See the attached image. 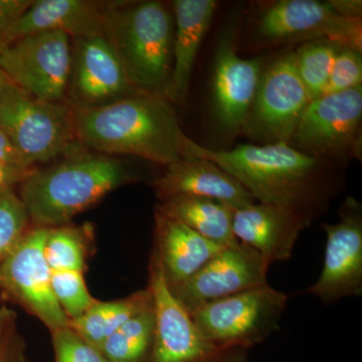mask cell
Wrapping results in <instances>:
<instances>
[{
    "label": "cell",
    "instance_id": "83f0119b",
    "mask_svg": "<svg viewBox=\"0 0 362 362\" xmlns=\"http://www.w3.org/2000/svg\"><path fill=\"white\" fill-rule=\"evenodd\" d=\"M32 228L25 206L14 189L0 194V264Z\"/></svg>",
    "mask_w": 362,
    "mask_h": 362
},
{
    "label": "cell",
    "instance_id": "8992f818",
    "mask_svg": "<svg viewBox=\"0 0 362 362\" xmlns=\"http://www.w3.org/2000/svg\"><path fill=\"white\" fill-rule=\"evenodd\" d=\"M287 303V294L267 284L187 312L209 341L243 349L258 344L279 329Z\"/></svg>",
    "mask_w": 362,
    "mask_h": 362
},
{
    "label": "cell",
    "instance_id": "8d00e7d4",
    "mask_svg": "<svg viewBox=\"0 0 362 362\" xmlns=\"http://www.w3.org/2000/svg\"><path fill=\"white\" fill-rule=\"evenodd\" d=\"M16 87V86L13 84V81H11V78H8V76L0 68V96Z\"/></svg>",
    "mask_w": 362,
    "mask_h": 362
},
{
    "label": "cell",
    "instance_id": "e575fe53",
    "mask_svg": "<svg viewBox=\"0 0 362 362\" xmlns=\"http://www.w3.org/2000/svg\"><path fill=\"white\" fill-rule=\"evenodd\" d=\"M16 330V313L8 307H0V345Z\"/></svg>",
    "mask_w": 362,
    "mask_h": 362
},
{
    "label": "cell",
    "instance_id": "7a4b0ae2",
    "mask_svg": "<svg viewBox=\"0 0 362 362\" xmlns=\"http://www.w3.org/2000/svg\"><path fill=\"white\" fill-rule=\"evenodd\" d=\"M183 157L213 161L242 183L256 201L292 207L312 218L327 199V181L318 158L287 143L211 149L187 136Z\"/></svg>",
    "mask_w": 362,
    "mask_h": 362
},
{
    "label": "cell",
    "instance_id": "277c9868",
    "mask_svg": "<svg viewBox=\"0 0 362 362\" xmlns=\"http://www.w3.org/2000/svg\"><path fill=\"white\" fill-rule=\"evenodd\" d=\"M173 13L160 1L107 2L104 33L130 82L163 95L173 71Z\"/></svg>",
    "mask_w": 362,
    "mask_h": 362
},
{
    "label": "cell",
    "instance_id": "8fae6325",
    "mask_svg": "<svg viewBox=\"0 0 362 362\" xmlns=\"http://www.w3.org/2000/svg\"><path fill=\"white\" fill-rule=\"evenodd\" d=\"M259 35L275 42L327 40L361 52V18H345L329 1L282 0L259 18Z\"/></svg>",
    "mask_w": 362,
    "mask_h": 362
},
{
    "label": "cell",
    "instance_id": "1f68e13d",
    "mask_svg": "<svg viewBox=\"0 0 362 362\" xmlns=\"http://www.w3.org/2000/svg\"><path fill=\"white\" fill-rule=\"evenodd\" d=\"M39 166L0 162V194L21 185Z\"/></svg>",
    "mask_w": 362,
    "mask_h": 362
},
{
    "label": "cell",
    "instance_id": "4dcf8cb0",
    "mask_svg": "<svg viewBox=\"0 0 362 362\" xmlns=\"http://www.w3.org/2000/svg\"><path fill=\"white\" fill-rule=\"evenodd\" d=\"M33 1V0H0V49L4 47L7 30L25 13Z\"/></svg>",
    "mask_w": 362,
    "mask_h": 362
},
{
    "label": "cell",
    "instance_id": "ffe728a7",
    "mask_svg": "<svg viewBox=\"0 0 362 362\" xmlns=\"http://www.w3.org/2000/svg\"><path fill=\"white\" fill-rule=\"evenodd\" d=\"M223 247L180 221L156 211L151 254L158 261L169 289L185 283Z\"/></svg>",
    "mask_w": 362,
    "mask_h": 362
},
{
    "label": "cell",
    "instance_id": "e0dca14e",
    "mask_svg": "<svg viewBox=\"0 0 362 362\" xmlns=\"http://www.w3.org/2000/svg\"><path fill=\"white\" fill-rule=\"evenodd\" d=\"M313 218L292 207L255 202L233 211L235 239L256 250L270 265L291 258L298 238Z\"/></svg>",
    "mask_w": 362,
    "mask_h": 362
},
{
    "label": "cell",
    "instance_id": "5bb4252c",
    "mask_svg": "<svg viewBox=\"0 0 362 362\" xmlns=\"http://www.w3.org/2000/svg\"><path fill=\"white\" fill-rule=\"evenodd\" d=\"M327 235L322 272L306 290L325 304L362 295V207L349 197L337 223H324Z\"/></svg>",
    "mask_w": 362,
    "mask_h": 362
},
{
    "label": "cell",
    "instance_id": "cb8c5ba5",
    "mask_svg": "<svg viewBox=\"0 0 362 362\" xmlns=\"http://www.w3.org/2000/svg\"><path fill=\"white\" fill-rule=\"evenodd\" d=\"M94 247V230L89 225L54 226L47 230L44 252L52 271L85 273Z\"/></svg>",
    "mask_w": 362,
    "mask_h": 362
},
{
    "label": "cell",
    "instance_id": "4fadbf2b",
    "mask_svg": "<svg viewBox=\"0 0 362 362\" xmlns=\"http://www.w3.org/2000/svg\"><path fill=\"white\" fill-rule=\"evenodd\" d=\"M130 82L104 33L73 39L66 101L74 108H94L141 94Z\"/></svg>",
    "mask_w": 362,
    "mask_h": 362
},
{
    "label": "cell",
    "instance_id": "603a6c76",
    "mask_svg": "<svg viewBox=\"0 0 362 362\" xmlns=\"http://www.w3.org/2000/svg\"><path fill=\"white\" fill-rule=\"evenodd\" d=\"M152 303L153 297L148 287L112 301L97 300L80 318L71 321V327L99 350L105 340Z\"/></svg>",
    "mask_w": 362,
    "mask_h": 362
},
{
    "label": "cell",
    "instance_id": "484cf974",
    "mask_svg": "<svg viewBox=\"0 0 362 362\" xmlns=\"http://www.w3.org/2000/svg\"><path fill=\"white\" fill-rule=\"evenodd\" d=\"M340 47L330 40H318L304 42L293 51L298 74L311 100L325 90Z\"/></svg>",
    "mask_w": 362,
    "mask_h": 362
},
{
    "label": "cell",
    "instance_id": "d6a6232c",
    "mask_svg": "<svg viewBox=\"0 0 362 362\" xmlns=\"http://www.w3.org/2000/svg\"><path fill=\"white\" fill-rule=\"evenodd\" d=\"M0 362H25L23 342L18 331L14 330L0 345Z\"/></svg>",
    "mask_w": 362,
    "mask_h": 362
},
{
    "label": "cell",
    "instance_id": "7402d4cb",
    "mask_svg": "<svg viewBox=\"0 0 362 362\" xmlns=\"http://www.w3.org/2000/svg\"><path fill=\"white\" fill-rule=\"evenodd\" d=\"M156 211L221 246H233L239 242L233 232L235 209L223 202L206 197H169L160 201Z\"/></svg>",
    "mask_w": 362,
    "mask_h": 362
},
{
    "label": "cell",
    "instance_id": "d590c367",
    "mask_svg": "<svg viewBox=\"0 0 362 362\" xmlns=\"http://www.w3.org/2000/svg\"><path fill=\"white\" fill-rule=\"evenodd\" d=\"M329 2L340 16L345 18H361V0H331Z\"/></svg>",
    "mask_w": 362,
    "mask_h": 362
},
{
    "label": "cell",
    "instance_id": "2e32d148",
    "mask_svg": "<svg viewBox=\"0 0 362 362\" xmlns=\"http://www.w3.org/2000/svg\"><path fill=\"white\" fill-rule=\"evenodd\" d=\"M262 71L261 59L240 58L235 51L232 28H226L216 49L213 88L216 118L228 132L244 128Z\"/></svg>",
    "mask_w": 362,
    "mask_h": 362
},
{
    "label": "cell",
    "instance_id": "ac0fdd59",
    "mask_svg": "<svg viewBox=\"0 0 362 362\" xmlns=\"http://www.w3.org/2000/svg\"><path fill=\"white\" fill-rule=\"evenodd\" d=\"M153 185L160 201L175 197H206L223 202L235 211L257 202L233 176L204 158H183L165 166Z\"/></svg>",
    "mask_w": 362,
    "mask_h": 362
},
{
    "label": "cell",
    "instance_id": "44dd1931",
    "mask_svg": "<svg viewBox=\"0 0 362 362\" xmlns=\"http://www.w3.org/2000/svg\"><path fill=\"white\" fill-rule=\"evenodd\" d=\"M173 8V71L164 97L170 103L181 104L187 99L195 59L216 13V2L175 0Z\"/></svg>",
    "mask_w": 362,
    "mask_h": 362
},
{
    "label": "cell",
    "instance_id": "30bf717a",
    "mask_svg": "<svg viewBox=\"0 0 362 362\" xmlns=\"http://www.w3.org/2000/svg\"><path fill=\"white\" fill-rule=\"evenodd\" d=\"M311 98L298 74L294 52L281 54L262 71L243 131L264 144L292 142Z\"/></svg>",
    "mask_w": 362,
    "mask_h": 362
},
{
    "label": "cell",
    "instance_id": "9a60e30c",
    "mask_svg": "<svg viewBox=\"0 0 362 362\" xmlns=\"http://www.w3.org/2000/svg\"><path fill=\"white\" fill-rule=\"evenodd\" d=\"M270 264L243 243L223 247L194 276L170 290L187 311L199 305L268 284Z\"/></svg>",
    "mask_w": 362,
    "mask_h": 362
},
{
    "label": "cell",
    "instance_id": "3957f363",
    "mask_svg": "<svg viewBox=\"0 0 362 362\" xmlns=\"http://www.w3.org/2000/svg\"><path fill=\"white\" fill-rule=\"evenodd\" d=\"M134 175L114 156L86 149L35 169L20 185V197L33 228L68 225Z\"/></svg>",
    "mask_w": 362,
    "mask_h": 362
},
{
    "label": "cell",
    "instance_id": "836d02e7",
    "mask_svg": "<svg viewBox=\"0 0 362 362\" xmlns=\"http://www.w3.org/2000/svg\"><path fill=\"white\" fill-rule=\"evenodd\" d=\"M0 162L32 166L25 163L18 150L13 146V143L1 129H0Z\"/></svg>",
    "mask_w": 362,
    "mask_h": 362
},
{
    "label": "cell",
    "instance_id": "4316f807",
    "mask_svg": "<svg viewBox=\"0 0 362 362\" xmlns=\"http://www.w3.org/2000/svg\"><path fill=\"white\" fill-rule=\"evenodd\" d=\"M52 288L70 321L80 318L97 301L88 289L83 272L52 271Z\"/></svg>",
    "mask_w": 362,
    "mask_h": 362
},
{
    "label": "cell",
    "instance_id": "d4e9b609",
    "mask_svg": "<svg viewBox=\"0 0 362 362\" xmlns=\"http://www.w3.org/2000/svg\"><path fill=\"white\" fill-rule=\"evenodd\" d=\"M156 329L153 303L127 321L99 349L108 362H147Z\"/></svg>",
    "mask_w": 362,
    "mask_h": 362
},
{
    "label": "cell",
    "instance_id": "6da1fadb",
    "mask_svg": "<svg viewBox=\"0 0 362 362\" xmlns=\"http://www.w3.org/2000/svg\"><path fill=\"white\" fill-rule=\"evenodd\" d=\"M74 116L78 141L88 151L140 157L164 166L185 158L187 135L163 95L141 93L104 106L74 108Z\"/></svg>",
    "mask_w": 362,
    "mask_h": 362
},
{
    "label": "cell",
    "instance_id": "52a82bcc",
    "mask_svg": "<svg viewBox=\"0 0 362 362\" xmlns=\"http://www.w3.org/2000/svg\"><path fill=\"white\" fill-rule=\"evenodd\" d=\"M71 39L62 32L33 33L0 49V68L25 94L49 102L66 101Z\"/></svg>",
    "mask_w": 362,
    "mask_h": 362
},
{
    "label": "cell",
    "instance_id": "5b68a950",
    "mask_svg": "<svg viewBox=\"0 0 362 362\" xmlns=\"http://www.w3.org/2000/svg\"><path fill=\"white\" fill-rule=\"evenodd\" d=\"M0 129L28 165L39 166L84 149L68 101H42L16 87L0 96Z\"/></svg>",
    "mask_w": 362,
    "mask_h": 362
},
{
    "label": "cell",
    "instance_id": "ba28073f",
    "mask_svg": "<svg viewBox=\"0 0 362 362\" xmlns=\"http://www.w3.org/2000/svg\"><path fill=\"white\" fill-rule=\"evenodd\" d=\"M47 230L32 228L0 264V298L18 305L52 331L71 326L52 288L44 247Z\"/></svg>",
    "mask_w": 362,
    "mask_h": 362
},
{
    "label": "cell",
    "instance_id": "d6986e66",
    "mask_svg": "<svg viewBox=\"0 0 362 362\" xmlns=\"http://www.w3.org/2000/svg\"><path fill=\"white\" fill-rule=\"evenodd\" d=\"M106 6L93 0H33L7 30L4 47L33 33L62 32L73 40L104 33Z\"/></svg>",
    "mask_w": 362,
    "mask_h": 362
},
{
    "label": "cell",
    "instance_id": "f546056e",
    "mask_svg": "<svg viewBox=\"0 0 362 362\" xmlns=\"http://www.w3.org/2000/svg\"><path fill=\"white\" fill-rule=\"evenodd\" d=\"M362 86L361 52L340 47L324 94L342 92Z\"/></svg>",
    "mask_w": 362,
    "mask_h": 362
},
{
    "label": "cell",
    "instance_id": "7c38bea8",
    "mask_svg": "<svg viewBox=\"0 0 362 362\" xmlns=\"http://www.w3.org/2000/svg\"><path fill=\"white\" fill-rule=\"evenodd\" d=\"M362 86L311 100L293 136L308 156H342L356 152L361 143Z\"/></svg>",
    "mask_w": 362,
    "mask_h": 362
},
{
    "label": "cell",
    "instance_id": "9c48e42d",
    "mask_svg": "<svg viewBox=\"0 0 362 362\" xmlns=\"http://www.w3.org/2000/svg\"><path fill=\"white\" fill-rule=\"evenodd\" d=\"M148 285L153 297L156 329L147 362H230L240 349L209 341L169 289L158 261L151 254Z\"/></svg>",
    "mask_w": 362,
    "mask_h": 362
},
{
    "label": "cell",
    "instance_id": "f1b7e54d",
    "mask_svg": "<svg viewBox=\"0 0 362 362\" xmlns=\"http://www.w3.org/2000/svg\"><path fill=\"white\" fill-rule=\"evenodd\" d=\"M54 362H108L71 326L52 331Z\"/></svg>",
    "mask_w": 362,
    "mask_h": 362
}]
</instances>
